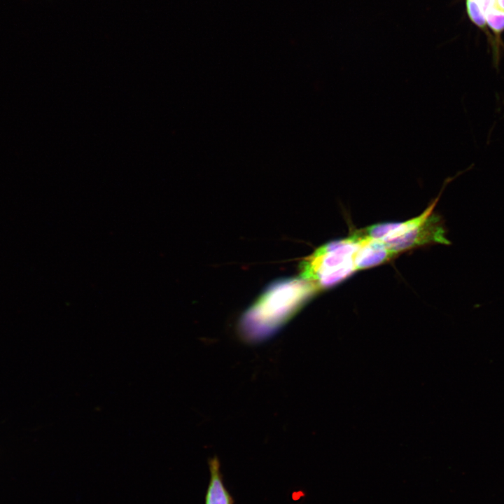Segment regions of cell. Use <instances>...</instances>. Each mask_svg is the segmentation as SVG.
<instances>
[{
	"label": "cell",
	"instance_id": "3957f363",
	"mask_svg": "<svg viewBox=\"0 0 504 504\" xmlns=\"http://www.w3.org/2000/svg\"><path fill=\"white\" fill-rule=\"evenodd\" d=\"M382 242L394 254L428 244H450L441 218L433 211L421 223Z\"/></svg>",
	"mask_w": 504,
	"mask_h": 504
},
{
	"label": "cell",
	"instance_id": "6da1fadb",
	"mask_svg": "<svg viewBox=\"0 0 504 504\" xmlns=\"http://www.w3.org/2000/svg\"><path fill=\"white\" fill-rule=\"evenodd\" d=\"M316 291L302 279L274 281L243 315L242 332L251 339L268 335L289 320Z\"/></svg>",
	"mask_w": 504,
	"mask_h": 504
},
{
	"label": "cell",
	"instance_id": "8992f818",
	"mask_svg": "<svg viewBox=\"0 0 504 504\" xmlns=\"http://www.w3.org/2000/svg\"><path fill=\"white\" fill-rule=\"evenodd\" d=\"M210 478L206 489L204 504H234L230 493L226 489L216 457L209 461Z\"/></svg>",
	"mask_w": 504,
	"mask_h": 504
},
{
	"label": "cell",
	"instance_id": "5b68a950",
	"mask_svg": "<svg viewBox=\"0 0 504 504\" xmlns=\"http://www.w3.org/2000/svg\"><path fill=\"white\" fill-rule=\"evenodd\" d=\"M358 240L359 247L354 255L356 270L378 265L396 255L390 251L382 241L370 239Z\"/></svg>",
	"mask_w": 504,
	"mask_h": 504
},
{
	"label": "cell",
	"instance_id": "9c48e42d",
	"mask_svg": "<svg viewBox=\"0 0 504 504\" xmlns=\"http://www.w3.org/2000/svg\"><path fill=\"white\" fill-rule=\"evenodd\" d=\"M494 5L504 10V0H495Z\"/></svg>",
	"mask_w": 504,
	"mask_h": 504
},
{
	"label": "cell",
	"instance_id": "277c9868",
	"mask_svg": "<svg viewBox=\"0 0 504 504\" xmlns=\"http://www.w3.org/2000/svg\"><path fill=\"white\" fill-rule=\"evenodd\" d=\"M455 176L447 178L444 181L439 195L433 201L430 206L420 215L412 219L400 223H385L375 224L364 229L356 230L353 235L357 239H370L384 241L400 235L415 225L424 221L433 211L441 193L445 186L454 180Z\"/></svg>",
	"mask_w": 504,
	"mask_h": 504
},
{
	"label": "cell",
	"instance_id": "7a4b0ae2",
	"mask_svg": "<svg viewBox=\"0 0 504 504\" xmlns=\"http://www.w3.org/2000/svg\"><path fill=\"white\" fill-rule=\"evenodd\" d=\"M359 244L351 235L320 246L300 263L301 279L318 290L344 280L356 270L354 255Z\"/></svg>",
	"mask_w": 504,
	"mask_h": 504
},
{
	"label": "cell",
	"instance_id": "52a82bcc",
	"mask_svg": "<svg viewBox=\"0 0 504 504\" xmlns=\"http://www.w3.org/2000/svg\"><path fill=\"white\" fill-rule=\"evenodd\" d=\"M484 13L489 27L496 35H500L504 31V10L494 5Z\"/></svg>",
	"mask_w": 504,
	"mask_h": 504
},
{
	"label": "cell",
	"instance_id": "ba28073f",
	"mask_svg": "<svg viewBox=\"0 0 504 504\" xmlns=\"http://www.w3.org/2000/svg\"><path fill=\"white\" fill-rule=\"evenodd\" d=\"M466 10L470 20L479 28L486 31V22L477 0H466Z\"/></svg>",
	"mask_w": 504,
	"mask_h": 504
}]
</instances>
